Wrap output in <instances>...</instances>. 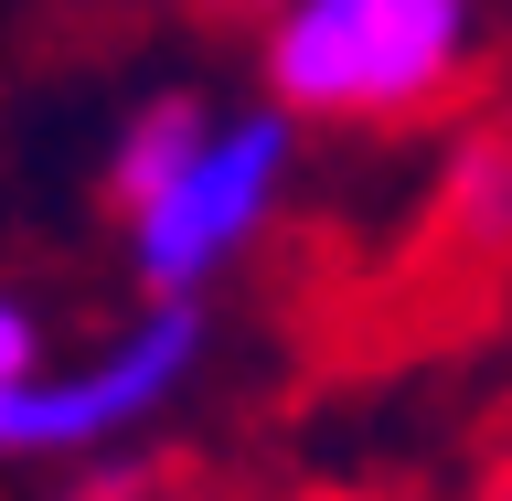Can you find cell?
Returning a JSON list of instances; mask_svg holds the SVG:
<instances>
[{"label":"cell","instance_id":"1","mask_svg":"<svg viewBox=\"0 0 512 501\" xmlns=\"http://www.w3.org/2000/svg\"><path fill=\"white\" fill-rule=\"evenodd\" d=\"M288 182H299V118L278 96L214 107L192 86H160L107 139V214L139 288L160 299H203L214 278H235L288 214Z\"/></svg>","mask_w":512,"mask_h":501},{"label":"cell","instance_id":"6","mask_svg":"<svg viewBox=\"0 0 512 501\" xmlns=\"http://www.w3.org/2000/svg\"><path fill=\"white\" fill-rule=\"evenodd\" d=\"M43 363H54V331H43L32 299H11V310H0V384H32Z\"/></svg>","mask_w":512,"mask_h":501},{"label":"cell","instance_id":"2","mask_svg":"<svg viewBox=\"0 0 512 501\" xmlns=\"http://www.w3.org/2000/svg\"><path fill=\"white\" fill-rule=\"evenodd\" d=\"M491 11L480 0H256V64L288 118L416 128L470 86Z\"/></svg>","mask_w":512,"mask_h":501},{"label":"cell","instance_id":"4","mask_svg":"<svg viewBox=\"0 0 512 501\" xmlns=\"http://www.w3.org/2000/svg\"><path fill=\"white\" fill-rule=\"evenodd\" d=\"M438 235L470 256V267H502V256H512V118L470 128V139L448 150V171H438Z\"/></svg>","mask_w":512,"mask_h":501},{"label":"cell","instance_id":"3","mask_svg":"<svg viewBox=\"0 0 512 501\" xmlns=\"http://www.w3.org/2000/svg\"><path fill=\"white\" fill-rule=\"evenodd\" d=\"M203 374V299H160L139 288V310L107 320L96 342L54 352L32 384H0V448L32 470H75V459H118L192 395Z\"/></svg>","mask_w":512,"mask_h":501},{"label":"cell","instance_id":"5","mask_svg":"<svg viewBox=\"0 0 512 501\" xmlns=\"http://www.w3.org/2000/svg\"><path fill=\"white\" fill-rule=\"evenodd\" d=\"M54 501H160V470L139 459V448H118V459H75Z\"/></svg>","mask_w":512,"mask_h":501},{"label":"cell","instance_id":"7","mask_svg":"<svg viewBox=\"0 0 512 501\" xmlns=\"http://www.w3.org/2000/svg\"><path fill=\"white\" fill-rule=\"evenodd\" d=\"M448 501H512V448H491V459H480V470L459 480Z\"/></svg>","mask_w":512,"mask_h":501}]
</instances>
